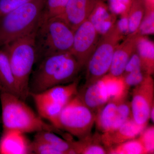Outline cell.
Masks as SVG:
<instances>
[{"label": "cell", "instance_id": "8fae6325", "mask_svg": "<svg viewBox=\"0 0 154 154\" xmlns=\"http://www.w3.org/2000/svg\"><path fill=\"white\" fill-rule=\"evenodd\" d=\"M103 0H69L60 17L74 31L88 19L99 2Z\"/></svg>", "mask_w": 154, "mask_h": 154}, {"label": "cell", "instance_id": "603a6c76", "mask_svg": "<svg viewBox=\"0 0 154 154\" xmlns=\"http://www.w3.org/2000/svg\"><path fill=\"white\" fill-rule=\"evenodd\" d=\"M146 8V0H134L128 17V35L138 29L143 19Z\"/></svg>", "mask_w": 154, "mask_h": 154}, {"label": "cell", "instance_id": "52a82bcc", "mask_svg": "<svg viewBox=\"0 0 154 154\" xmlns=\"http://www.w3.org/2000/svg\"><path fill=\"white\" fill-rule=\"evenodd\" d=\"M95 114L76 95L61 111L57 128L78 138H84L91 134L95 124Z\"/></svg>", "mask_w": 154, "mask_h": 154}, {"label": "cell", "instance_id": "30bf717a", "mask_svg": "<svg viewBox=\"0 0 154 154\" xmlns=\"http://www.w3.org/2000/svg\"><path fill=\"white\" fill-rule=\"evenodd\" d=\"M141 36L138 30L128 34L121 43H119L114 51L108 74L113 76L122 75L128 60L136 52L138 41Z\"/></svg>", "mask_w": 154, "mask_h": 154}, {"label": "cell", "instance_id": "d4e9b609", "mask_svg": "<svg viewBox=\"0 0 154 154\" xmlns=\"http://www.w3.org/2000/svg\"><path fill=\"white\" fill-rule=\"evenodd\" d=\"M69 0H45L41 22L61 16Z\"/></svg>", "mask_w": 154, "mask_h": 154}, {"label": "cell", "instance_id": "ffe728a7", "mask_svg": "<svg viewBox=\"0 0 154 154\" xmlns=\"http://www.w3.org/2000/svg\"><path fill=\"white\" fill-rule=\"evenodd\" d=\"M104 77L109 101L120 102L126 100L129 89L125 85L122 76H113L107 74Z\"/></svg>", "mask_w": 154, "mask_h": 154}, {"label": "cell", "instance_id": "7a4b0ae2", "mask_svg": "<svg viewBox=\"0 0 154 154\" xmlns=\"http://www.w3.org/2000/svg\"><path fill=\"white\" fill-rule=\"evenodd\" d=\"M25 101L14 94L0 92L3 131H16L24 134L42 131L60 133V130L45 122Z\"/></svg>", "mask_w": 154, "mask_h": 154}, {"label": "cell", "instance_id": "ba28073f", "mask_svg": "<svg viewBox=\"0 0 154 154\" xmlns=\"http://www.w3.org/2000/svg\"><path fill=\"white\" fill-rule=\"evenodd\" d=\"M131 102L132 118L137 124L147 125L150 112L154 106V82L152 75H146L142 82L134 87Z\"/></svg>", "mask_w": 154, "mask_h": 154}, {"label": "cell", "instance_id": "83f0119b", "mask_svg": "<svg viewBox=\"0 0 154 154\" xmlns=\"http://www.w3.org/2000/svg\"><path fill=\"white\" fill-rule=\"evenodd\" d=\"M134 0H108L110 11L114 14H119L121 19L128 20V13Z\"/></svg>", "mask_w": 154, "mask_h": 154}, {"label": "cell", "instance_id": "3957f363", "mask_svg": "<svg viewBox=\"0 0 154 154\" xmlns=\"http://www.w3.org/2000/svg\"><path fill=\"white\" fill-rule=\"evenodd\" d=\"M45 0H31L0 20V47L37 31Z\"/></svg>", "mask_w": 154, "mask_h": 154}, {"label": "cell", "instance_id": "d6986e66", "mask_svg": "<svg viewBox=\"0 0 154 154\" xmlns=\"http://www.w3.org/2000/svg\"><path fill=\"white\" fill-rule=\"evenodd\" d=\"M136 52L140 59L141 68L146 74L154 72V42L145 36H141L138 41Z\"/></svg>", "mask_w": 154, "mask_h": 154}, {"label": "cell", "instance_id": "d6a6232c", "mask_svg": "<svg viewBox=\"0 0 154 154\" xmlns=\"http://www.w3.org/2000/svg\"><path fill=\"white\" fill-rule=\"evenodd\" d=\"M138 69H142L139 57L137 53L136 52L133 54L127 63L122 74L130 72Z\"/></svg>", "mask_w": 154, "mask_h": 154}, {"label": "cell", "instance_id": "1f68e13d", "mask_svg": "<svg viewBox=\"0 0 154 154\" xmlns=\"http://www.w3.org/2000/svg\"><path fill=\"white\" fill-rule=\"evenodd\" d=\"M31 0H0V20L7 14Z\"/></svg>", "mask_w": 154, "mask_h": 154}, {"label": "cell", "instance_id": "8992f818", "mask_svg": "<svg viewBox=\"0 0 154 154\" xmlns=\"http://www.w3.org/2000/svg\"><path fill=\"white\" fill-rule=\"evenodd\" d=\"M124 37L117 22L101 35L85 66V84L96 82L108 73L116 48Z\"/></svg>", "mask_w": 154, "mask_h": 154}, {"label": "cell", "instance_id": "ac0fdd59", "mask_svg": "<svg viewBox=\"0 0 154 154\" xmlns=\"http://www.w3.org/2000/svg\"><path fill=\"white\" fill-rule=\"evenodd\" d=\"M0 85L4 91L19 97L17 83L8 57L2 47H0Z\"/></svg>", "mask_w": 154, "mask_h": 154}, {"label": "cell", "instance_id": "9c48e42d", "mask_svg": "<svg viewBox=\"0 0 154 154\" xmlns=\"http://www.w3.org/2000/svg\"><path fill=\"white\" fill-rule=\"evenodd\" d=\"M100 35L92 22L87 19L74 31L71 54L81 67L86 64L99 42Z\"/></svg>", "mask_w": 154, "mask_h": 154}, {"label": "cell", "instance_id": "e0dca14e", "mask_svg": "<svg viewBox=\"0 0 154 154\" xmlns=\"http://www.w3.org/2000/svg\"><path fill=\"white\" fill-rule=\"evenodd\" d=\"M101 134L96 133L75 141L70 139L74 154H106L107 149L102 145Z\"/></svg>", "mask_w": 154, "mask_h": 154}, {"label": "cell", "instance_id": "484cf974", "mask_svg": "<svg viewBox=\"0 0 154 154\" xmlns=\"http://www.w3.org/2000/svg\"><path fill=\"white\" fill-rule=\"evenodd\" d=\"M131 118L132 115L131 102L126 99L119 104L115 119L107 131L115 130Z\"/></svg>", "mask_w": 154, "mask_h": 154}, {"label": "cell", "instance_id": "9a60e30c", "mask_svg": "<svg viewBox=\"0 0 154 154\" xmlns=\"http://www.w3.org/2000/svg\"><path fill=\"white\" fill-rule=\"evenodd\" d=\"M31 143L25 134L4 131L0 139V154H32Z\"/></svg>", "mask_w": 154, "mask_h": 154}, {"label": "cell", "instance_id": "e575fe53", "mask_svg": "<svg viewBox=\"0 0 154 154\" xmlns=\"http://www.w3.org/2000/svg\"><path fill=\"white\" fill-rule=\"evenodd\" d=\"M1 91H4V90H3V88H2L1 86L0 85V92H1Z\"/></svg>", "mask_w": 154, "mask_h": 154}, {"label": "cell", "instance_id": "6da1fadb", "mask_svg": "<svg viewBox=\"0 0 154 154\" xmlns=\"http://www.w3.org/2000/svg\"><path fill=\"white\" fill-rule=\"evenodd\" d=\"M81 69L70 52L43 58L30 81V94L41 93L54 86L72 82L77 79Z\"/></svg>", "mask_w": 154, "mask_h": 154}, {"label": "cell", "instance_id": "836d02e7", "mask_svg": "<svg viewBox=\"0 0 154 154\" xmlns=\"http://www.w3.org/2000/svg\"><path fill=\"white\" fill-rule=\"evenodd\" d=\"M149 119H151L152 122H154V106L152 107L150 112Z\"/></svg>", "mask_w": 154, "mask_h": 154}, {"label": "cell", "instance_id": "4dcf8cb0", "mask_svg": "<svg viewBox=\"0 0 154 154\" xmlns=\"http://www.w3.org/2000/svg\"><path fill=\"white\" fill-rule=\"evenodd\" d=\"M31 150L32 154H62L59 151L48 144L34 140L31 141Z\"/></svg>", "mask_w": 154, "mask_h": 154}, {"label": "cell", "instance_id": "f1b7e54d", "mask_svg": "<svg viewBox=\"0 0 154 154\" xmlns=\"http://www.w3.org/2000/svg\"><path fill=\"white\" fill-rule=\"evenodd\" d=\"M145 149L147 154H154V126L146 127L137 137Z\"/></svg>", "mask_w": 154, "mask_h": 154}, {"label": "cell", "instance_id": "277c9868", "mask_svg": "<svg viewBox=\"0 0 154 154\" xmlns=\"http://www.w3.org/2000/svg\"><path fill=\"white\" fill-rule=\"evenodd\" d=\"M36 33V31L2 47L8 57L19 97L24 101L30 94V75L37 59Z\"/></svg>", "mask_w": 154, "mask_h": 154}, {"label": "cell", "instance_id": "4316f807", "mask_svg": "<svg viewBox=\"0 0 154 154\" xmlns=\"http://www.w3.org/2000/svg\"><path fill=\"white\" fill-rule=\"evenodd\" d=\"M144 15L138 30L141 35L145 36L154 33V3L150 0H146Z\"/></svg>", "mask_w": 154, "mask_h": 154}, {"label": "cell", "instance_id": "cb8c5ba5", "mask_svg": "<svg viewBox=\"0 0 154 154\" xmlns=\"http://www.w3.org/2000/svg\"><path fill=\"white\" fill-rule=\"evenodd\" d=\"M109 154H147L138 138L107 149Z\"/></svg>", "mask_w": 154, "mask_h": 154}, {"label": "cell", "instance_id": "2e32d148", "mask_svg": "<svg viewBox=\"0 0 154 154\" xmlns=\"http://www.w3.org/2000/svg\"><path fill=\"white\" fill-rule=\"evenodd\" d=\"M116 15L103 0L98 3L88 19L101 36L115 24Z\"/></svg>", "mask_w": 154, "mask_h": 154}, {"label": "cell", "instance_id": "4fadbf2b", "mask_svg": "<svg viewBox=\"0 0 154 154\" xmlns=\"http://www.w3.org/2000/svg\"><path fill=\"white\" fill-rule=\"evenodd\" d=\"M146 126L137 124L133 118H130L115 130L102 133L101 142L107 150L137 138Z\"/></svg>", "mask_w": 154, "mask_h": 154}, {"label": "cell", "instance_id": "f546056e", "mask_svg": "<svg viewBox=\"0 0 154 154\" xmlns=\"http://www.w3.org/2000/svg\"><path fill=\"white\" fill-rule=\"evenodd\" d=\"M146 73L142 69H138L122 75L125 83L127 88H130L132 87H135L140 84L146 76Z\"/></svg>", "mask_w": 154, "mask_h": 154}, {"label": "cell", "instance_id": "5bb4252c", "mask_svg": "<svg viewBox=\"0 0 154 154\" xmlns=\"http://www.w3.org/2000/svg\"><path fill=\"white\" fill-rule=\"evenodd\" d=\"M79 80L66 85H60L37 93H30V95L62 109L63 107L78 94Z\"/></svg>", "mask_w": 154, "mask_h": 154}, {"label": "cell", "instance_id": "7402d4cb", "mask_svg": "<svg viewBox=\"0 0 154 154\" xmlns=\"http://www.w3.org/2000/svg\"><path fill=\"white\" fill-rule=\"evenodd\" d=\"M33 140L48 144L59 151L62 154H74L70 139L64 140L52 131H38L36 133Z\"/></svg>", "mask_w": 154, "mask_h": 154}, {"label": "cell", "instance_id": "7c38bea8", "mask_svg": "<svg viewBox=\"0 0 154 154\" xmlns=\"http://www.w3.org/2000/svg\"><path fill=\"white\" fill-rule=\"evenodd\" d=\"M77 95L95 114L109 101L105 77L94 82L85 84Z\"/></svg>", "mask_w": 154, "mask_h": 154}, {"label": "cell", "instance_id": "5b68a950", "mask_svg": "<svg viewBox=\"0 0 154 154\" xmlns=\"http://www.w3.org/2000/svg\"><path fill=\"white\" fill-rule=\"evenodd\" d=\"M74 31L60 17L41 22L36 31L37 59L70 52Z\"/></svg>", "mask_w": 154, "mask_h": 154}, {"label": "cell", "instance_id": "44dd1931", "mask_svg": "<svg viewBox=\"0 0 154 154\" xmlns=\"http://www.w3.org/2000/svg\"><path fill=\"white\" fill-rule=\"evenodd\" d=\"M119 103L109 101L96 113L95 124L96 128L102 133L110 129L115 119Z\"/></svg>", "mask_w": 154, "mask_h": 154}]
</instances>
